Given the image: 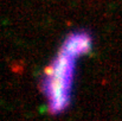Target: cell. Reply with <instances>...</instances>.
I'll use <instances>...</instances> for the list:
<instances>
[{"instance_id": "obj_1", "label": "cell", "mask_w": 122, "mask_h": 121, "mask_svg": "<svg viewBox=\"0 0 122 121\" xmlns=\"http://www.w3.org/2000/svg\"><path fill=\"white\" fill-rule=\"evenodd\" d=\"M89 43L90 39L85 35L77 33L71 36L50 67L45 79L46 85L44 90L51 110L61 112L66 106L74 79L75 61L86 50Z\"/></svg>"}]
</instances>
